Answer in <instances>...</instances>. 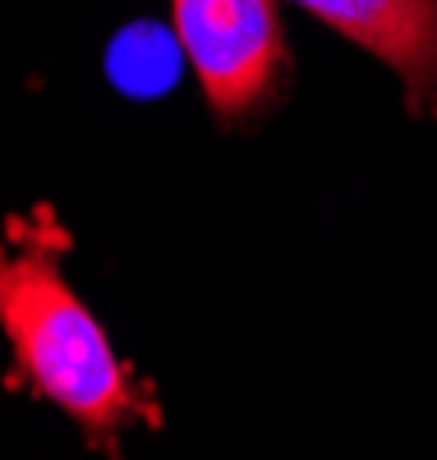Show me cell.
Masks as SVG:
<instances>
[{"label":"cell","mask_w":437,"mask_h":460,"mask_svg":"<svg viewBox=\"0 0 437 460\" xmlns=\"http://www.w3.org/2000/svg\"><path fill=\"white\" fill-rule=\"evenodd\" d=\"M0 327L32 387L88 429H111L134 410L125 368L106 332L65 286L56 262L0 253Z\"/></svg>","instance_id":"obj_1"},{"label":"cell","mask_w":437,"mask_h":460,"mask_svg":"<svg viewBox=\"0 0 437 460\" xmlns=\"http://www.w3.org/2000/svg\"><path fill=\"white\" fill-rule=\"evenodd\" d=\"M180 51L221 120L249 115L286 69L276 0H171Z\"/></svg>","instance_id":"obj_2"},{"label":"cell","mask_w":437,"mask_h":460,"mask_svg":"<svg viewBox=\"0 0 437 460\" xmlns=\"http://www.w3.org/2000/svg\"><path fill=\"white\" fill-rule=\"evenodd\" d=\"M406 79L415 102L437 97V0H290Z\"/></svg>","instance_id":"obj_3"},{"label":"cell","mask_w":437,"mask_h":460,"mask_svg":"<svg viewBox=\"0 0 437 460\" xmlns=\"http://www.w3.org/2000/svg\"><path fill=\"white\" fill-rule=\"evenodd\" d=\"M111 69H115V79H120V88H129V93H162L175 74V47L152 28L129 32L115 42Z\"/></svg>","instance_id":"obj_4"}]
</instances>
